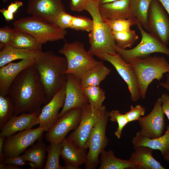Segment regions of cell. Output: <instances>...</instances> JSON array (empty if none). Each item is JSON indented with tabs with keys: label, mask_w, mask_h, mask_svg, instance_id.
Here are the masks:
<instances>
[{
	"label": "cell",
	"mask_w": 169,
	"mask_h": 169,
	"mask_svg": "<svg viewBox=\"0 0 169 169\" xmlns=\"http://www.w3.org/2000/svg\"><path fill=\"white\" fill-rule=\"evenodd\" d=\"M99 3V5L112 2L118 0H95Z\"/></svg>",
	"instance_id": "cell-48"
},
{
	"label": "cell",
	"mask_w": 169,
	"mask_h": 169,
	"mask_svg": "<svg viewBox=\"0 0 169 169\" xmlns=\"http://www.w3.org/2000/svg\"><path fill=\"white\" fill-rule=\"evenodd\" d=\"M131 154L128 159L136 164L139 169H165L161 163L153 156L154 150L144 146H138Z\"/></svg>",
	"instance_id": "cell-23"
},
{
	"label": "cell",
	"mask_w": 169,
	"mask_h": 169,
	"mask_svg": "<svg viewBox=\"0 0 169 169\" xmlns=\"http://www.w3.org/2000/svg\"><path fill=\"white\" fill-rule=\"evenodd\" d=\"M33 65L38 73L49 102L65 86L66 59L51 51H41L35 58Z\"/></svg>",
	"instance_id": "cell-2"
},
{
	"label": "cell",
	"mask_w": 169,
	"mask_h": 169,
	"mask_svg": "<svg viewBox=\"0 0 169 169\" xmlns=\"http://www.w3.org/2000/svg\"><path fill=\"white\" fill-rule=\"evenodd\" d=\"M111 69L106 66L102 61L85 72L80 79L84 88L91 86H99L111 73Z\"/></svg>",
	"instance_id": "cell-26"
},
{
	"label": "cell",
	"mask_w": 169,
	"mask_h": 169,
	"mask_svg": "<svg viewBox=\"0 0 169 169\" xmlns=\"http://www.w3.org/2000/svg\"><path fill=\"white\" fill-rule=\"evenodd\" d=\"M153 0H131L133 15L146 30L148 14L150 5Z\"/></svg>",
	"instance_id": "cell-29"
},
{
	"label": "cell",
	"mask_w": 169,
	"mask_h": 169,
	"mask_svg": "<svg viewBox=\"0 0 169 169\" xmlns=\"http://www.w3.org/2000/svg\"><path fill=\"white\" fill-rule=\"evenodd\" d=\"M15 107L8 95H0V128L14 115Z\"/></svg>",
	"instance_id": "cell-33"
},
{
	"label": "cell",
	"mask_w": 169,
	"mask_h": 169,
	"mask_svg": "<svg viewBox=\"0 0 169 169\" xmlns=\"http://www.w3.org/2000/svg\"><path fill=\"white\" fill-rule=\"evenodd\" d=\"M116 46L123 49L130 48L139 38L135 30L121 32H113Z\"/></svg>",
	"instance_id": "cell-32"
},
{
	"label": "cell",
	"mask_w": 169,
	"mask_h": 169,
	"mask_svg": "<svg viewBox=\"0 0 169 169\" xmlns=\"http://www.w3.org/2000/svg\"><path fill=\"white\" fill-rule=\"evenodd\" d=\"M162 111L169 120V95L163 93L160 97Z\"/></svg>",
	"instance_id": "cell-42"
},
{
	"label": "cell",
	"mask_w": 169,
	"mask_h": 169,
	"mask_svg": "<svg viewBox=\"0 0 169 169\" xmlns=\"http://www.w3.org/2000/svg\"><path fill=\"white\" fill-rule=\"evenodd\" d=\"M109 115L111 121L116 122L118 124V127L114 134L118 139H120L123 128L129 122L125 114L121 113L117 110H112L109 112Z\"/></svg>",
	"instance_id": "cell-35"
},
{
	"label": "cell",
	"mask_w": 169,
	"mask_h": 169,
	"mask_svg": "<svg viewBox=\"0 0 169 169\" xmlns=\"http://www.w3.org/2000/svg\"><path fill=\"white\" fill-rule=\"evenodd\" d=\"M160 84L161 86L165 88L167 91H169V84H167L165 82H162L160 83Z\"/></svg>",
	"instance_id": "cell-49"
},
{
	"label": "cell",
	"mask_w": 169,
	"mask_h": 169,
	"mask_svg": "<svg viewBox=\"0 0 169 169\" xmlns=\"http://www.w3.org/2000/svg\"><path fill=\"white\" fill-rule=\"evenodd\" d=\"M163 6L169 15V0H157Z\"/></svg>",
	"instance_id": "cell-47"
},
{
	"label": "cell",
	"mask_w": 169,
	"mask_h": 169,
	"mask_svg": "<svg viewBox=\"0 0 169 169\" xmlns=\"http://www.w3.org/2000/svg\"><path fill=\"white\" fill-rule=\"evenodd\" d=\"M0 169H21L22 168L19 166L12 164H5L3 163H0Z\"/></svg>",
	"instance_id": "cell-46"
},
{
	"label": "cell",
	"mask_w": 169,
	"mask_h": 169,
	"mask_svg": "<svg viewBox=\"0 0 169 169\" xmlns=\"http://www.w3.org/2000/svg\"><path fill=\"white\" fill-rule=\"evenodd\" d=\"M99 9L104 20L134 17L131 9V0H118L100 5Z\"/></svg>",
	"instance_id": "cell-20"
},
{
	"label": "cell",
	"mask_w": 169,
	"mask_h": 169,
	"mask_svg": "<svg viewBox=\"0 0 169 169\" xmlns=\"http://www.w3.org/2000/svg\"><path fill=\"white\" fill-rule=\"evenodd\" d=\"M161 104V98H158L151 112L146 115L141 117L138 120L141 127L138 131L141 134L151 139L158 137L162 135L165 122Z\"/></svg>",
	"instance_id": "cell-14"
},
{
	"label": "cell",
	"mask_w": 169,
	"mask_h": 169,
	"mask_svg": "<svg viewBox=\"0 0 169 169\" xmlns=\"http://www.w3.org/2000/svg\"><path fill=\"white\" fill-rule=\"evenodd\" d=\"M73 17L65 11L62 12L58 16L55 23L63 29L71 28Z\"/></svg>",
	"instance_id": "cell-39"
},
{
	"label": "cell",
	"mask_w": 169,
	"mask_h": 169,
	"mask_svg": "<svg viewBox=\"0 0 169 169\" xmlns=\"http://www.w3.org/2000/svg\"><path fill=\"white\" fill-rule=\"evenodd\" d=\"M99 6L96 0H89L85 9L90 14L93 21L92 29L89 34L90 47L88 50L93 56L100 53H116L112 31L101 17Z\"/></svg>",
	"instance_id": "cell-3"
},
{
	"label": "cell",
	"mask_w": 169,
	"mask_h": 169,
	"mask_svg": "<svg viewBox=\"0 0 169 169\" xmlns=\"http://www.w3.org/2000/svg\"><path fill=\"white\" fill-rule=\"evenodd\" d=\"M44 129L39 126L30 129L6 138L3 153L6 156H20L29 146L42 137Z\"/></svg>",
	"instance_id": "cell-12"
},
{
	"label": "cell",
	"mask_w": 169,
	"mask_h": 169,
	"mask_svg": "<svg viewBox=\"0 0 169 169\" xmlns=\"http://www.w3.org/2000/svg\"><path fill=\"white\" fill-rule=\"evenodd\" d=\"M109 118V112L106 106L103 105L90 137L89 151L84 163L86 169L97 168L100 162L99 156L108 145L106 130Z\"/></svg>",
	"instance_id": "cell-7"
},
{
	"label": "cell",
	"mask_w": 169,
	"mask_h": 169,
	"mask_svg": "<svg viewBox=\"0 0 169 169\" xmlns=\"http://www.w3.org/2000/svg\"><path fill=\"white\" fill-rule=\"evenodd\" d=\"M9 0H2L3 3H5L8 2Z\"/></svg>",
	"instance_id": "cell-52"
},
{
	"label": "cell",
	"mask_w": 169,
	"mask_h": 169,
	"mask_svg": "<svg viewBox=\"0 0 169 169\" xmlns=\"http://www.w3.org/2000/svg\"><path fill=\"white\" fill-rule=\"evenodd\" d=\"M165 83L167 84H169V73L166 75V79Z\"/></svg>",
	"instance_id": "cell-51"
},
{
	"label": "cell",
	"mask_w": 169,
	"mask_h": 169,
	"mask_svg": "<svg viewBox=\"0 0 169 169\" xmlns=\"http://www.w3.org/2000/svg\"><path fill=\"white\" fill-rule=\"evenodd\" d=\"M146 111V108L141 105H136L135 106L131 105L130 110L125 114L130 122L138 121L141 116L144 115Z\"/></svg>",
	"instance_id": "cell-38"
},
{
	"label": "cell",
	"mask_w": 169,
	"mask_h": 169,
	"mask_svg": "<svg viewBox=\"0 0 169 169\" xmlns=\"http://www.w3.org/2000/svg\"><path fill=\"white\" fill-rule=\"evenodd\" d=\"M134 149L140 146H148L154 150H159L163 157L169 154V125L165 133L161 136L151 139L141 134L137 131L131 139Z\"/></svg>",
	"instance_id": "cell-22"
},
{
	"label": "cell",
	"mask_w": 169,
	"mask_h": 169,
	"mask_svg": "<svg viewBox=\"0 0 169 169\" xmlns=\"http://www.w3.org/2000/svg\"><path fill=\"white\" fill-rule=\"evenodd\" d=\"M89 0H70L69 6L73 11L80 12L85 10V6Z\"/></svg>",
	"instance_id": "cell-40"
},
{
	"label": "cell",
	"mask_w": 169,
	"mask_h": 169,
	"mask_svg": "<svg viewBox=\"0 0 169 169\" xmlns=\"http://www.w3.org/2000/svg\"><path fill=\"white\" fill-rule=\"evenodd\" d=\"M16 31L14 28L8 26L0 28V49H3L6 46L9 45L13 35Z\"/></svg>",
	"instance_id": "cell-37"
},
{
	"label": "cell",
	"mask_w": 169,
	"mask_h": 169,
	"mask_svg": "<svg viewBox=\"0 0 169 169\" xmlns=\"http://www.w3.org/2000/svg\"><path fill=\"white\" fill-rule=\"evenodd\" d=\"M13 24L16 30L31 35L41 45L64 39L67 34L66 29L60 28L55 23L33 16L19 19Z\"/></svg>",
	"instance_id": "cell-5"
},
{
	"label": "cell",
	"mask_w": 169,
	"mask_h": 169,
	"mask_svg": "<svg viewBox=\"0 0 169 169\" xmlns=\"http://www.w3.org/2000/svg\"><path fill=\"white\" fill-rule=\"evenodd\" d=\"M5 137L0 136V162H2L6 156L3 153V147L4 142L6 139Z\"/></svg>",
	"instance_id": "cell-45"
},
{
	"label": "cell",
	"mask_w": 169,
	"mask_h": 169,
	"mask_svg": "<svg viewBox=\"0 0 169 169\" xmlns=\"http://www.w3.org/2000/svg\"><path fill=\"white\" fill-rule=\"evenodd\" d=\"M64 11L62 0H29L26 11L29 14L53 23Z\"/></svg>",
	"instance_id": "cell-16"
},
{
	"label": "cell",
	"mask_w": 169,
	"mask_h": 169,
	"mask_svg": "<svg viewBox=\"0 0 169 169\" xmlns=\"http://www.w3.org/2000/svg\"><path fill=\"white\" fill-rule=\"evenodd\" d=\"M110 63L126 83L131 100L135 102L141 97L139 83L135 72L131 65L123 60L117 53H100L96 55Z\"/></svg>",
	"instance_id": "cell-10"
},
{
	"label": "cell",
	"mask_w": 169,
	"mask_h": 169,
	"mask_svg": "<svg viewBox=\"0 0 169 169\" xmlns=\"http://www.w3.org/2000/svg\"><path fill=\"white\" fill-rule=\"evenodd\" d=\"M39 124L38 115L36 113H22L13 115L0 129V136L7 137L18 132L31 128Z\"/></svg>",
	"instance_id": "cell-18"
},
{
	"label": "cell",
	"mask_w": 169,
	"mask_h": 169,
	"mask_svg": "<svg viewBox=\"0 0 169 169\" xmlns=\"http://www.w3.org/2000/svg\"><path fill=\"white\" fill-rule=\"evenodd\" d=\"M81 108H74L65 113L57 120L47 131L45 137L50 143L62 142L68 132L75 130L81 118Z\"/></svg>",
	"instance_id": "cell-13"
},
{
	"label": "cell",
	"mask_w": 169,
	"mask_h": 169,
	"mask_svg": "<svg viewBox=\"0 0 169 169\" xmlns=\"http://www.w3.org/2000/svg\"><path fill=\"white\" fill-rule=\"evenodd\" d=\"M66 76L65 102L58 118L71 109L81 108L89 103L80 78L71 74Z\"/></svg>",
	"instance_id": "cell-15"
},
{
	"label": "cell",
	"mask_w": 169,
	"mask_h": 169,
	"mask_svg": "<svg viewBox=\"0 0 169 169\" xmlns=\"http://www.w3.org/2000/svg\"><path fill=\"white\" fill-rule=\"evenodd\" d=\"M65 98V86L59 90L42 108L38 115L39 127L47 131L58 119L59 110L63 108Z\"/></svg>",
	"instance_id": "cell-17"
},
{
	"label": "cell",
	"mask_w": 169,
	"mask_h": 169,
	"mask_svg": "<svg viewBox=\"0 0 169 169\" xmlns=\"http://www.w3.org/2000/svg\"><path fill=\"white\" fill-rule=\"evenodd\" d=\"M136 25L141 35L140 42L130 49H123L115 46L116 53L123 60L129 63L132 60L146 57L154 53H162L169 56V49L167 46L150 33L146 32L137 20Z\"/></svg>",
	"instance_id": "cell-8"
},
{
	"label": "cell",
	"mask_w": 169,
	"mask_h": 169,
	"mask_svg": "<svg viewBox=\"0 0 169 169\" xmlns=\"http://www.w3.org/2000/svg\"><path fill=\"white\" fill-rule=\"evenodd\" d=\"M10 45L16 48L42 50V45L31 35L16 30Z\"/></svg>",
	"instance_id": "cell-28"
},
{
	"label": "cell",
	"mask_w": 169,
	"mask_h": 169,
	"mask_svg": "<svg viewBox=\"0 0 169 169\" xmlns=\"http://www.w3.org/2000/svg\"><path fill=\"white\" fill-rule=\"evenodd\" d=\"M100 110L94 109L89 103L83 106L78 126L66 138L79 149H88L90 137Z\"/></svg>",
	"instance_id": "cell-9"
},
{
	"label": "cell",
	"mask_w": 169,
	"mask_h": 169,
	"mask_svg": "<svg viewBox=\"0 0 169 169\" xmlns=\"http://www.w3.org/2000/svg\"><path fill=\"white\" fill-rule=\"evenodd\" d=\"M99 169H139L136 164L128 160L117 157L112 150H104L100 154Z\"/></svg>",
	"instance_id": "cell-25"
},
{
	"label": "cell",
	"mask_w": 169,
	"mask_h": 169,
	"mask_svg": "<svg viewBox=\"0 0 169 169\" xmlns=\"http://www.w3.org/2000/svg\"><path fill=\"white\" fill-rule=\"evenodd\" d=\"M35 59L21 60L10 62L0 67V95H8L10 87L19 74L28 67L33 65Z\"/></svg>",
	"instance_id": "cell-19"
},
{
	"label": "cell",
	"mask_w": 169,
	"mask_h": 169,
	"mask_svg": "<svg viewBox=\"0 0 169 169\" xmlns=\"http://www.w3.org/2000/svg\"><path fill=\"white\" fill-rule=\"evenodd\" d=\"M1 163L12 164L18 166L29 164V163H26V162L23 159L20 155L14 156H6Z\"/></svg>",
	"instance_id": "cell-41"
},
{
	"label": "cell",
	"mask_w": 169,
	"mask_h": 169,
	"mask_svg": "<svg viewBox=\"0 0 169 169\" xmlns=\"http://www.w3.org/2000/svg\"><path fill=\"white\" fill-rule=\"evenodd\" d=\"M93 25L92 19L82 16H73L71 28L90 33L92 29Z\"/></svg>",
	"instance_id": "cell-36"
},
{
	"label": "cell",
	"mask_w": 169,
	"mask_h": 169,
	"mask_svg": "<svg viewBox=\"0 0 169 169\" xmlns=\"http://www.w3.org/2000/svg\"><path fill=\"white\" fill-rule=\"evenodd\" d=\"M61 156L65 163V169H79L86 162V150L77 148L66 138L62 142Z\"/></svg>",
	"instance_id": "cell-21"
},
{
	"label": "cell",
	"mask_w": 169,
	"mask_h": 169,
	"mask_svg": "<svg viewBox=\"0 0 169 169\" xmlns=\"http://www.w3.org/2000/svg\"><path fill=\"white\" fill-rule=\"evenodd\" d=\"M14 105V115L24 112L40 114L48 101L38 73L33 65L26 68L11 85L8 95Z\"/></svg>",
	"instance_id": "cell-1"
},
{
	"label": "cell",
	"mask_w": 169,
	"mask_h": 169,
	"mask_svg": "<svg viewBox=\"0 0 169 169\" xmlns=\"http://www.w3.org/2000/svg\"><path fill=\"white\" fill-rule=\"evenodd\" d=\"M138 79L141 97L144 99L148 88L154 79L159 81L164 74L169 73V63L164 57L148 56L130 61Z\"/></svg>",
	"instance_id": "cell-4"
},
{
	"label": "cell",
	"mask_w": 169,
	"mask_h": 169,
	"mask_svg": "<svg viewBox=\"0 0 169 169\" xmlns=\"http://www.w3.org/2000/svg\"><path fill=\"white\" fill-rule=\"evenodd\" d=\"M163 158L165 160L169 162V154L163 156Z\"/></svg>",
	"instance_id": "cell-50"
},
{
	"label": "cell",
	"mask_w": 169,
	"mask_h": 169,
	"mask_svg": "<svg viewBox=\"0 0 169 169\" xmlns=\"http://www.w3.org/2000/svg\"><path fill=\"white\" fill-rule=\"evenodd\" d=\"M42 50L16 48L8 45L0 51V67L17 59H35Z\"/></svg>",
	"instance_id": "cell-24"
},
{
	"label": "cell",
	"mask_w": 169,
	"mask_h": 169,
	"mask_svg": "<svg viewBox=\"0 0 169 169\" xmlns=\"http://www.w3.org/2000/svg\"><path fill=\"white\" fill-rule=\"evenodd\" d=\"M162 4L153 0L148 10L146 30L165 45L169 42V17Z\"/></svg>",
	"instance_id": "cell-11"
},
{
	"label": "cell",
	"mask_w": 169,
	"mask_h": 169,
	"mask_svg": "<svg viewBox=\"0 0 169 169\" xmlns=\"http://www.w3.org/2000/svg\"><path fill=\"white\" fill-rule=\"evenodd\" d=\"M59 52L63 55L67 62L66 74H71L80 78L87 71L99 64L87 51L84 44L78 41L65 42Z\"/></svg>",
	"instance_id": "cell-6"
},
{
	"label": "cell",
	"mask_w": 169,
	"mask_h": 169,
	"mask_svg": "<svg viewBox=\"0 0 169 169\" xmlns=\"http://www.w3.org/2000/svg\"><path fill=\"white\" fill-rule=\"evenodd\" d=\"M104 21L109 26L113 32H121L130 30L131 29V27L136 25L137 22V20L134 17L128 19Z\"/></svg>",
	"instance_id": "cell-34"
},
{
	"label": "cell",
	"mask_w": 169,
	"mask_h": 169,
	"mask_svg": "<svg viewBox=\"0 0 169 169\" xmlns=\"http://www.w3.org/2000/svg\"><path fill=\"white\" fill-rule=\"evenodd\" d=\"M89 103L95 109L100 110L106 98L105 91L99 86H91L84 88Z\"/></svg>",
	"instance_id": "cell-31"
},
{
	"label": "cell",
	"mask_w": 169,
	"mask_h": 169,
	"mask_svg": "<svg viewBox=\"0 0 169 169\" xmlns=\"http://www.w3.org/2000/svg\"><path fill=\"white\" fill-rule=\"evenodd\" d=\"M23 2L20 1H16L12 2L8 7L7 9L13 13H14L18 9L23 5Z\"/></svg>",
	"instance_id": "cell-43"
},
{
	"label": "cell",
	"mask_w": 169,
	"mask_h": 169,
	"mask_svg": "<svg viewBox=\"0 0 169 169\" xmlns=\"http://www.w3.org/2000/svg\"><path fill=\"white\" fill-rule=\"evenodd\" d=\"M0 12L7 21L9 22L14 19V14L9 12L7 9H1Z\"/></svg>",
	"instance_id": "cell-44"
},
{
	"label": "cell",
	"mask_w": 169,
	"mask_h": 169,
	"mask_svg": "<svg viewBox=\"0 0 169 169\" xmlns=\"http://www.w3.org/2000/svg\"><path fill=\"white\" fill-rule=\"evenodd\" d=\"M42 138L38 140L35 145L20 155L25 161L33 163L36 168L38 169H42L44 166L47 151L46 145L43 141Z\"/></svg>",
	"instance_id": "cell-27"
},
{
	"label": "cell",
	"mask_w": 169,
	"mask_h": 169,
	"mask_svg": "<svg viewBox=\"0 0 169 169\" xmlns=\"http://www.w3.org/2000/svg\"><path fill=\"white\" fill-rule=\"evenodd\" d=\"M62 146L60 142L50 143L47 147L48 154L44 169H65V166H62L59 163Z\"/></svg>",
	"instance_id": "cell-30"
}]
</instances>
